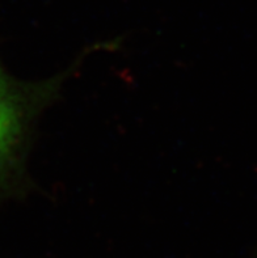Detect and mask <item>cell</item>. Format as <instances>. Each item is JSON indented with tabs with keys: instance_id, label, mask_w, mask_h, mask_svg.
<instances>
[{
	"instance_id": "1",
	"label": "cell",
	"mask_w": 257,
	"mask_h": 258,
	"mask_svg": "<svg viewBox=\"0 0 257 258\" xmlns=\"http://www.w3.org/2000/svg\"><path fill=\"white\" fill-rule=\"evenodd\" d=\"M69 71L42 80H20L0 60V202L21 185L33 126L59 96Z\"/></svg>"
}]
</instances>
